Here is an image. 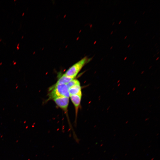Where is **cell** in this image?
<instances>
[{
  "instance_id": "cell-1",
  "label": "cell",
  "mask_w": 160,
  "mask_h": 160,
  "mask_svg": "<svg viewBox=\"0 0 160 160\" xmlns=\"http://www.w3.org/2000/svg\"><path fill=\"white\" fill-rule=\"evenodd\" d=\"M68 90L66 84H55L49 89V98L52 99L60 97H65L69 98L70 95Z\"/></svg>"
},
{
  "instance_id": "cell-2",
  "label": "cell",
  "mask_w": 160,
  "mask_h": 160,
  "mask_svg": "<svg viewBox=\"0 0 160 160\" xmlns=\"http://www.w3.org/2000/svg\"><path fill=\"white\" fill-rule=\"evenodd\" d=\"M92 58L85 57L71 66L64 74L66 76L73 79L83 67L90 61Z\"/></svg>"
},
{
  "instance_id": "cell-3",
  "label": "cell",
  "mask_w": 160,
  "mask_h": 160,
  "mask_svg": "<svg viewBox=\"0 0 160 160\" xmlns=\"http://www.w3.org/2000/svg\"><path fill=\"white\" fill-rule=\"evenodd\" d=\"M52 99L58 107L62 109L66 113H67L69 101L68 97H60L55 98Z\"/></svg>"
},
{
  "instance_id": "cell-4",
  "label": "cell",
  "mask_w": 160,
  "mask_h": 160,
  "mask_svg": "<svg viewBox=\"0 0 160 160\" xmlns=\"http://www.w3.org/2000/svg\"><path fill=\"white\" fill-rule=\"evenodd\" d=\"M70 97L75 107L76 115L75 121H76L78 110L80 105L81 96L77 95H70Z\"/></svg>"
},
{
  "instance_id": "cell-5",
  "label": "cell",
  "mask_w": 160,
  "mask_h": 160,
  "mask_svg": "<svg viewBox=\"0 0 160 160\" xmlns=\"http://www.w3.org/2000/svg\"><path fill=\"white\" fill-rule=\"evenodd\" d=\"M68 90L70 95H77L82 96L81 88L80 84L72 86Z\"/></svg>"
},
{
  "instance_id": "cell-6",
  "label": "cell",
  "mask_w": 160,
  "mask_h": 160,
  "mask_svg": "<svg viewBox=\"0 0 160 160\" xmlns=\"http://www.w3.org/2000/svg\"><path fill=\"white\" fill-rule=\"evenodd\" d=\"M72 79H73L68 77L65 75V74H63L58 78L56 84H66Z\"/></svg>"
},
{
  "instance_id": "cell-7",
  "label": "cell",
  "mask_w": 160,
  "mask_h": 160,
  "mask_svg": "<svg viewBox=\"0 0 160 160\" xmlns=\"http://www.w3.org/2000/svg\"><path fill=\"white\" fill-rule=\"evenodd\" d=\"M79 84H80L79 81L78 80L74 79L66 84L68 89L72 86Z\"/></svg>"
},
{
  "instance_id": "cell-8",
  "label": "cell",
  "mask_w": 160,
  "mask_h": 160,
  "mask_svg": "<svg viewBox=\"0 0 160 160\" xmlns=\"http://www.w3.org/2000/svg\"><path fill=\"white\" fill-rule=\"evenodd\" d=\"M121 20L119 22V24H120L121 23Z\"/></svg>"
},
{
  "instance_id": "cell-9",
  "label": "cell",
  "mask_w": 160,
  "mask_h": 160,
  "mask_svg": "<svg viewBox=\"0 0 160 160\" xmlns=\"http://www.w3.org/2000/svg\"><path fill=\"white\" fill-rule=\"evenodd\" d=\"M159 57H158L156 59V60H158V59H159Z\"/></svg>"
},
{
  "instance_id": "cell-10",
  "label": "cell",
  "mask_w": 160,
  "mask_h": 160,
  "mask_svg": "<svg viewBox=\"0 0 160 160\" xmlns=\"http://www.w3.org/2000/svg\"><path fill=\"white\" fill-rule=\"evenodd\" d=\"M113 31H112L111 32V33L110 34H112L113 33Z\"/></svg>"
},
{
  "instance_id": "cell-11",
  "label": "cell",
  "mask_w": 160,
  "mask_h": 160,
  "mask_svg": "<svg viewBox=\"0 0 160 160\" xmlns=\"http://www.w3.org/2000/svg\"><path fill=\"white\" fill-rule=\"evenodd\" d=\"M127 58V57H126L124 58V60H125Z\"/></svg>"
},
{
  "instance_id": "cell-12",
  "label": "cell",
  "mask_w": 160,
  "mask_h": 160,
  "mask_svg": "<svg viewBox=\"0 0 160 160\" xmlns=\"http://www.w3.org/2000/svg\"><path fill=\"white\" fill-rule=\"evenodd\" d=\"M127 37V36H126L125 37L124 39H126V38Z\"/></svg>"
},
{
  "instance_id": "cell-13",
  "label": "cell",
  "mask_w": 160,
  "mask_h": 160,
  "mask_svg": "<svg viewBox=\"0 0 160 160\" xmlns=\"http://www.w3.org/2000/svg\"><path fill=\"white\" fill-rule=\"evenodd\" d=\"M130 44H129L127 46V47H129L130 46Z\"/></svg>"
},
{
  "instance_id": "cell-14",
  "label": "cell",
  "mask_w": 160,
  "mask_h": 160,
  "mask_svg": "<svg viewBox=\"0 0 160 160\" xmlns=\"http://www.w3.org/2000/svg\"><path fill=\"white\" fill-rule=\"evenodd\" d=\"M113 48V46H111V47L110 49H111Z\"/></svg>"
},
{
  "instance_id": "cell-15",
  "label": "cell",
  "mask_w": 160,
  "mask_h": 160,
  "mask_svg": "<svg viewBox=\"0 0 160 160\" xmlns=\"http://www.w3.org/2000/svg\"><path fill=\"white\" fill-rule=\"evenodd\" d=\"M114 23H115V22H113V23H112V25H114Z\"/></svg>"
},
{
  "instance_id": "cell-16",
  "label": "cell",
  "mask_w": 160,
  "mask_h": 160,
  "mask_svg": "<svg viewBox=\"0 0 160 160\" xmlns=\"http://www.w3.org/2000/svg\"><path fill=\"white\" fill-rule=\"evenodd\" d=\"M137 22V20L135 22V24Z\"/></svg>"
},
{
  "instance_id": "cell-17",
  "label": "cell",
  "mask_w": 160,
  "mask_h": 160,
  "mask_svg": "<svg viewBox=\"0 0 160 160\" xmlns=\"http://www.w3.org/2000/svg\"><path fill=\"white\" fill-rule=\"evenodd\" d=\"M145 12V11H144V12L143 13V14H144V13Z\"/></svg>"
},
{
  "instance_id": "cell-18",
  "label": "cell",
  "mask_w": 160,
  "mask_h": 160,
  "mask_svg": "<svg viewBox=\"0 0 160 160\" xmlns=\"http://www.w3.org/2000/svg\"><path fill=\"white\" fill-rule=\"evenodd\" d=\"M159 53V52H158V53H157V54H158Z\"/></svg>"
}]
</instances>
